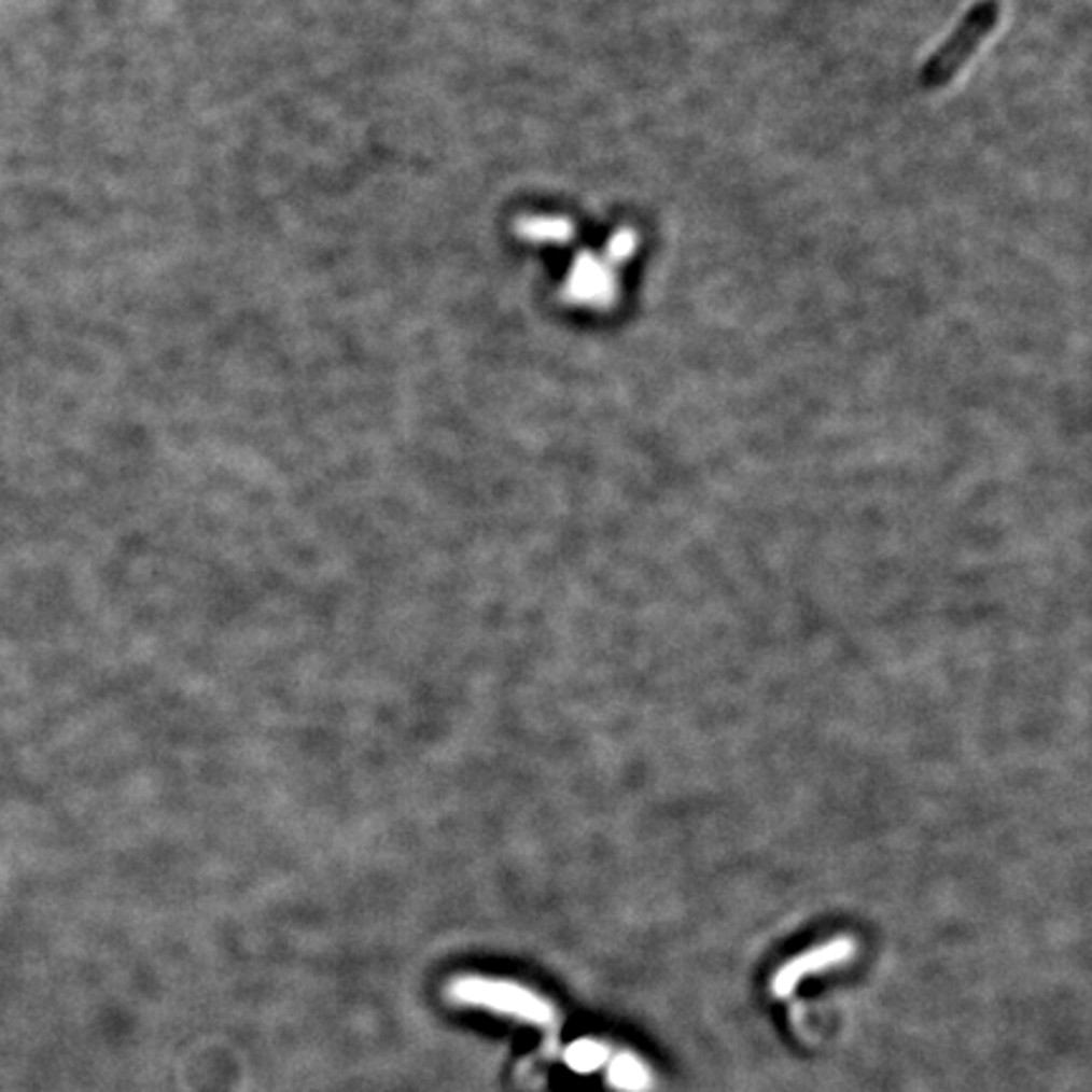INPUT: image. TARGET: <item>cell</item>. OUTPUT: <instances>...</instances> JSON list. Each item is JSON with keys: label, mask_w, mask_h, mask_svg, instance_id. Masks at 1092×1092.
<instances>
[{"label": "cell", "mask_w": 1092, "mask_h": 1092, "mask_svg": "<svg viewBox=\"0 0 1092 1092\" xmlns=\"http://www.w3.org/2000/svg\"><path fill=\"white\" fill-rule=\"evenodd\" d=\"M448 994L456 1002L471 1004V1007L493 1009L496 1014H506L521 1022L551 1026L557 1022V1011L542 996L529 992L514 981L484 979V977H461L450 984Z\"/></svg>", "instance_id": "6da1fadb"}, {"label": "cell", "mask_w": 1092, "mask_h": 1092, "mask_svg": "<svg viewBox=\"0 0 1092 1092\" xmlns=\"http://www.w3.org/2000/svg\"><path fill=\"white\" fill-rule=\"evenodd\" d=\"M853 953H855V941H850V938H837V941H832V943L817 946V949L807 951V953H802V956L792 958L789 964H784L782 968H779L774 981H771V992H774V996H779V999H786V996L795 992V986L804 977H810V974H820L822 968L844 964V961L853 956Z\"/></svg>", "instance_id": "7a4b0ae2"}, {"label": "cell", "mask_w": 1092, "mask_h": 1092, "mask_svg": "<svg viewBox=\"0 0 1092 1092\" xmlns=\"http://www.w3.org/2000/svg\"><path fill=\"white\" fill-rule=\"evenodd\" d=\"M607 1080L622 1092H645V1090H650V1084H653L650 1069H647L643 1062L635 1058V1054H628V1052L617 1054V1058H610Z\"/></svg>", "instance_id": "3957f363"}, {"label": "cell", "mask_w": 1092, "mask_h": 1092, "mask_svg": "<svg viewBox=\"0 0 1092 1092\" xmlns=\"http://www.w3.org/2000/svg\"><path fill=\"white\" fill-rule=\"evenodd\" d=\"M564 1062L577 1073H594V1069L607 1067V1062L613 1054H610V1047L602 1042H594V1039H579V1042L570 1045L564 1050Z\"/></svg>", "instance_id": "277c9868"}]
</instances>
